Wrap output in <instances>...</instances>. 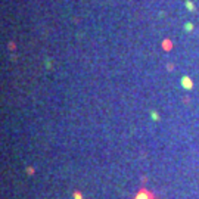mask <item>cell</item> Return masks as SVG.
I'll list each match as a JSON object with an SVG mask.
<instances>
[{"mask_svg":"<svg viewBox=\"0 0 199 199\" xmlns=\"http://www.w3.org/2000/svg\"><path fill=\"white\" fill-rule=\"evenodd\" d=\"M149 117H150V120H152V121H159V118H161V117H159V114H158L155 109H152V111L149 112Z\"/></svg>","mask_w":199,"mask_h":199,"instance_id":"3957f363","label":"cell"},{"mask_svg":"<svg viewBox=\"0 0 199 199\" xmlns=\"http://www.w3.org/2000/svg\"><path fill=\"white\" fill-rule=\"evenodd\" d=\"M184 30H186L187 33L193 31V24H192V22H186V24H184Z\"/></svg>","mask_w":199,"mask_h":199,"instance_id":"5b68a950","label":"cell"},{"mask_svg":"<svg viewBox=\"0 0 199 199\" xmlns=\"http://www.w3.org/2000/svg\"><path fill=\"white\" fill-rule=\"evenodd\" d=\"M181 86H183V89L190 90V89H193V81L190 80V77L183 75V77H181Z\"/></svg>","mask_w":199,"mask_h":199,"instance_id":"6da1fadb","label":"cell"},{"mask_svg":"<svg viewBox=\"0 0 199 199\" xmlns=\"http://www.w3.org/2000/svg\"><path fill=\"white\" fill-rule=\"evenodd\" d=\"M186 7H187V10H190V12H195V4H193L190 0H187V1H186Z\"/></svg>","mask_w":199,"mask_h":199,"instance_id":"277c9868","label":"cell"},{"mask_svg":"<svg viewBox=\"0 0 199 199\" xmlns=\"http://www.w3.org/2000/svg\"><path fill=\"white\" fill-rule=\"evenodd\" d=\"M134 199H153V196L150 195L148 190H140V192L136 195V198Z\"/></svg>","mask_w":199,"mask_h":199,"instance_id":"7a4b0ae2","label":"cell"},{"mask_svg":"<svg viewBox=\"0 0 199 199\" xmlns=\"http://www.w3.org/2000/svg\"><path fill=\"white\" fill-rule=\"evenodd\" d=\"M74 199H83L81 193H80V192H75V193H74Z\"/></svg>","mask_w":199,"mask_h":199,"instance_id":"8992f818","label":"cell"}]
</instances>
